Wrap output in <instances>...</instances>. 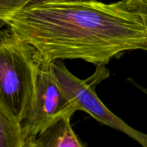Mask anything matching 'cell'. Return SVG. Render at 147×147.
Segmentation results:
<instances>
[{
    "instance_id": "cell-1",
    "label": "cell",
    "mask_w": 147,
    "mask_h": 147,
    "mask_svg": "<svg viewBox=\"0 0 147 147\" xmlns=\"http://www.w3.org/2000/svg\"><path fill=\"white\" fill-rule=\"evenodd\" d=\"M9 28L44 61L105 66L125 52L147 51V0H29Z\"/></svg>"
},
{
    "instance_id": "cell-2",
    "label": "cell",
    "mask_w": 147,
    "mask_h": 147,
    "mask_svg": "<svg viewBox=\"0 0 147 147\" xmlns=\"http://www.w3.org/2000/svg\"><path fill=\"white\" fill-rule=\"evenodd\" d=\"M42 58L9 27L0 30V105L22 123L30 106Z\"/></svg>"
},
{
    "instance_id": "cell-3",
    "label": "cell",
    "mask_w": 147,
    "mask_h": 147,
    "mask_svg": "<svg viewBox=\"0 0 147 147\" xmlns=\"http://www.w3.org/2000/svg\"><path fill=\"white\" fill-rule=\"evenodd\" d=\"M76 111H81L77 102L69 97L61 87L51 63L42 59L34 96L21 123L25 140L39 135L61 119L72 117Z\"/></svg>"
},
{
    "instance_id": "cell-4",
    "label": "cell",
    "mask_w": 147,
    "mask_h": 147,
    "mask_svg": "<svg viewBox=\"0 0 147 147\" xmlns=\"http://www.w3.org/2000/svg\"><path fill=\"white\" fill-rule=\"evenodd\" d=\"M51 65L61 87L69 97L77 102L81 111L86 112L100 123L126 134L143 147H147V134L128 126L109 110L98 97L95 91L96 85L109 76V71L104 65L97 66L94 73L85 80L73 75L62 61L52 62Z\"/></svg>"
},
{
    "instance_id": "cell-5",
    "label": "cell",
    "mask_w": 147,
    "mask_h": 147,
    "mask_svg": "<svg viewBox=\"0 0 147 147\" xmlns=\"http://www.w3.org/2000/svg\"><path fill=\"white\" fill-rule=\"evenodd\" d=\"M71 116L56 121L39 135L25 140L23 147H85L71 126Z\"/></svg>"
},
{
    "instance_id": "cell-6",
    "label": "cell",
    "mask_w": 147,
    "mask_h": 147,
    "mask_svg": "<svg viewBox=\"0 0 147 147\" xmlns=\"http://www.w3.org/2000/svg\"><path fill=\"white\" fill-rule=\"evenodd\" d=\"M22 125L0 105V147H23Z\"/></svg>"
},
{
    "instance_id": "cell-7",
    "label": "cell",
    "mask_w": 147,
    "mask_h": 147,
    "mask_svg": "<svg viewBox=\"0 0 147 147\" xmlns=\"http://www.w3.org/2000/svg\"><path fill=\"white\" fill-rule=\"evenodd\" d=\"M29 0H0V30L9 27L16 12L21 9Z\"/></svg>"
},
{
    "instance_id": "cell-8",
    "label": "cell",
    "mask_w": 147,
    "mask_h": 147,
    "mask_svg": "<svg viewBox=\"0 0 147 147\" xmlns=\"http://www.w3.org/2000/svg\"><path fill=\"white\" fill-rule=\"evenodd\" d=\"M129 81H131V84H133V85H134L136 88H138L139 90H140L146 96H147V88L146 87H143V86H141V85H139V84H138L135 81H133V80H131V79H129Z\"/></svg>"
}]
</instances>
